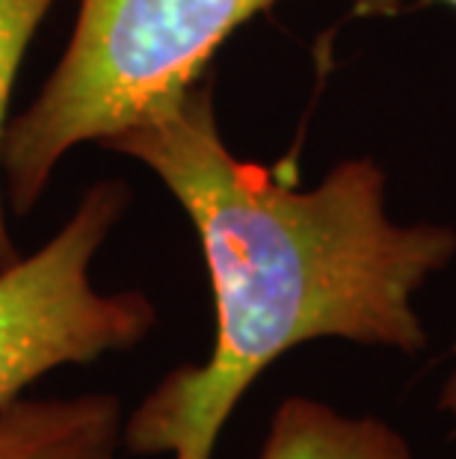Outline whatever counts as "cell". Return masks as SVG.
<instances>
[{
    "label": "cell",
    "instance_id": "obj_1",
    "mask_svg": "<svg viewBox=\"0 0 456 459\" xmlns=\"http://www.w3.org/2000/svg\"><path fill=\"white\" fill-rule=\"evenodd\" d=\"M104 145L149 166L178 199L217 311L211 356L169 370L125 415L128 454L211 459L252 383L308 341L406 356L426 347L415 294L453 261L456 231L388 217L380 163L344 160L297 190L228 152L208 74Z\"/></svg>",
    "mask_w": 456,
    "mask_h": 459
},
{
    "label": "cell",
    "instance_id": "obj_2",
    "mask_svg": "<svg viewBox=\"0 0 456 459\" xmlns=\"http://www.w3.org/2000/svg\"><path fill=\"white\" fill-rule=\"evenodd\" d=\"M279 0H81L60 63L6 125L0 169L30 213L65 154L107 143L208 74L226 39Z\"/></svg>",
    "mask_w": 456,
    "mask_h": 459
},
{
    "label": "cell",
    "instance_id": "obj_3",
    "mask_svg": "<svg viewBox=\"0 0 456 459\" xmlns=\"http://www.w3.org/2000/svg\"><path fill=\"white\" fill-rule=\"evenodd\" d=\"M128 204L125 181L92 184L42 249L0 267V406L56 368L133 350L158 324L142 290L107 294L92 281L95 255Z\"/></svg>",
    "mask_w": 456,
    "mask_h": 459
},
{
    "label": "cell",
    "instance_id": "obj_4",
    "mask_svg": "<svg viewBox=\"0 0 456 459\" xmlns=\"http://www.w3.org/2000/svg\"><path fill=\"white\" fill-rule=\"evenodd\" d=\"M119 394L15 397L0 406V459H125Z\"/></svg>",
    "mask_w": 456,
    "mask_h": 459
},
{
    "label": "cell",
    "instance_id": "obj_5",
    "mask_svg": "<svg viewBox=\"0 0 456 459\" xmlns=\"http://www.w3.org/2000/svg\"><path fill=\"white\" fill-rule=\"evenodd\" d=\"M258 459H412L400 429L374 415H344L314 397H288L270 418Z\"/></svg>",
    "mask_w": 456,
    "mask_h": 459
},
{
    "label": "cell",
    "instance_id": "obj_6",
    "mask_svg": "<svg viewBox=\"0 0 456 459\" xmlns=\"http://www.w3.org/2000/svg\"><path fill=\"white\" fill-rule=\"evenodd\" d=\"M56 0H0V152H4V134H6V110L13 99V86L18 77V68L30 48L39 24L51 13ZM15 247L9 238L6 211H4V193H0V267L13 264Z\"/></svg>",
    "mask_w": 456,
    "mask_h": 459
},
{
    "label": "cell",
    "instance_id": "obj_7",
    "mask_svg": "<svg viewBox=\"0 0 456 459\" xmlns=\"http://www.w3.org/2000/svg\"><path fill=\"white\" fill-rule=\"evenodd\" d=\"M435 409H439L442 415H448L453 421V433H456V370L444 379L442 392H439V400H435Z\"/></svg>",
    "mask_w": 456,
    "mask_h": 459
},
{
    "label": "cell",
    "instance_id": "obj_8",
    "mask_svg": "<svg viewBox=\"0 0 456 459\" xmlns=\"http://www.w3.org/2000/svg\"><path fill=\"white\" fill-rule=\"evenodd\" d=\"M439 4H448L456 9V0H439ZM356 6L362 9V13H388V9L397 6V0H356Z\"/></svg>",
    "mask_w": 456,
    "mask_h": 459
}]
</instances>
